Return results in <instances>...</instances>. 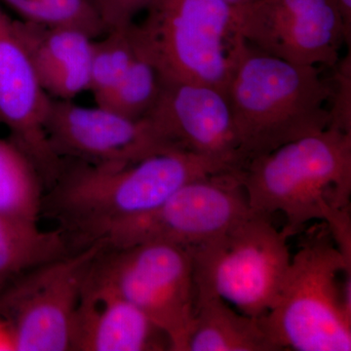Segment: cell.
<instances>
[{
	"instance_id": "obj_16",
	"label": "cell",
	"mask_w": 351,
	"mask_h": 351,
	"mask_svg": "<svg viewBox=\"0 0 351 351\" xmlns=\"http://www.w3.org/2000/svg\"><path fill=\"white\" fill-rule=\"evenodd\" d=\"M186 351H274L261 318L239 313L219 295L195 285L193 330Z\"/></svg>"
},
{
	"instance_id": "obj_22",
	"label": "cell",
	"mask_w": 351,
	"mask_h": 351,
	"mask_svg": "<svg viewBox=\"0 0 351 351\" xmlns=\"http://www.w3.org/2000/svg\"><path fill=\"white\" fill-rule=\"evenodd\" d=\"M328 99L329 127L351 134V51L332 66Z\"/></svg>"
},
{
	"instance_id": "obj_3",
	"label": "cell",
	"mask_w": 351,
	"mask_h": 351,
	"mask_svg": "<svg viewBox=\"0 0 351 351\" xmlns=\"http://www.w3.org/2000/svg\"><path fill=\"white\" fill-rule=\"evenodd\" d=\"M249 206L282 213L295 235L313 221L326 223L350 208L351 134L328 127L249 161L241 171Z\"/></svg>"
},
{
	"instance_id": "obj_18",
	"label": "cell",
	"mask_w": 351,
	"mask_h": 351,
	"mask_svg": "<svg viewBox=\"0 0 351 351\" xmlns=\"http://www.w3.org/2000/svg\"><path fill=\"white\" fill-rule=\"evenodd\" d=\"M45 193L32 159L10 138H0V215L38 223Z\"/></svg>"
},
{
	"instance_id": "obj_24",
	"label": "cell",
	"mask_w": 351,
	"mask_h": 351,
	"mask_svg": "<svg viewBox=\"0 0 351 351\" xmlns=\"http://www.w3.org/2000/svg\"><path fill=\"white\" fill-rule=\"evenodd\" d=\"M337 3L345 22L346 34L351 39V0H337Z\"/></svg>"
},
{
	"instance_id": "obj_19",
	"label": "cell",
	"mask_w": 351,
	"mask_h": 351,
	"mask_svg": "<svg viewBox=\"0 0 351 351\" xmlns=\"http://www.w3.org/2000/svg\"><path fill=\"white\" fill-rule=\"evenodd\" d=\"M141 51L136 23L112 29L94 39L90 63V88L95 100L107 94L126 75Z\"/></svg>"
},
{
	"instance_id": "obj_5",
	"label": "cell",
	"mask_w": 351,
	"mask_h": 351,
	"mask_svg": "<svg viewBox=\"0 0 351 351\" xmlns=\"http://www.w3.org/2000/svg\"><path fill=\"white\" fill-rule=\"evenodd\" d=\"M138 39L165 82H191L226 94L237 32L225 0H152Z\"/></svg>"
},
{
	"instance_id": "obj_6",
	"label": "cell",
	"mask_w": 351,
	"mask_h": 351,
	"mask_svg": "<svg viewBox=\"0 0 351 351\" xmlns=\"http://www.w3.org/2000/svg\"><path fill=\"white\" fill-rule=\"evenodd\" d=\"M288 235L251 211L215 239L186 251L195 285L239 313L261 318L274 306L290 265Z\"/></svg>"
},
{
	"instance_id": "obj_13",
	"label": "cell",
	"mask_w": 351,
	"mask_h": 351,
	"mask_svg": "<svg viewBox=\"0 0 351 351\" xmlns=\"http://www.w3.org/2000/svg\"><path fill=\"white\" fill-rule=\"evenodd\" d=\"M176 149L193 152L239 172L244 168L232 110L226 94L191 82L162 80L145 115Z\"/></svg>"
},
{
	"instance_id": "obj_15",
	"label": "cell",
	"mask_w": 351,
	"mask_h": 351,
	"mask_svg": "<svg viewBox=\"0 0 351 351\" xmlns=\"http://www.w3.org/2000/svg\"><path fill=\"white\" fill-rule=\"evenodd\" d=\"M39 82L56 100L71 101L89 91L93 38L73 27H49L15 19Z\"/></svg>"
},
{
	"instance_id": "obj_1",
	"label": "cell",
	"mask_w": 351,
	"mask_h": 351,
	"mask_svg": "<svg viewBox=\"0 0 351 351\" xmlns=\"http://www.w3.org/2000/svg\"><path fill=\"white\" fill-rule=\"evenodd\" d=\"M232 172L186 151H170L124 166L66 160L44 196L43 213L59 221L73 250L93 244L104 233L147 213L189 182Z\"/></svg>"
},
{
	"instance_id": "obj_14",
	"label": "cell",
	"mask_w": 351,
	"mask_h": 351,
	"mask_svg": "<svg viewBox=\"0 0 351 351\" xmlns=\"http://www.w3.org/2000/svg\"><path fill=\"white\" fill-rule=\"evenodd\" d=\"M73 351L170 350L166 335L141 309L88 276L76 314Z\"/></svg>"
},
{
	"instance_id": "obj_8",
	"label": "cell",
	"mask_w": 351,
	"mask_h": 351,
	"mask_svg": "<svg viewBox=\"0 0 351 351\" xmlns=\"http://www.w3.org/2000/svg\"><path fill=\"white\" fill-rule=\"evenodd\" d=\"M101 242L69 252L18 277L0 290V318L13 350H73L76 314Z\"/></svg>"
},
{
	"instance_id": "obj_4",
	"label": "cell",
	"mask_w": 351,
	"mask_h": 351,
	"mask_svg": "<svg viewBox=\"0 0 351 351\" xmlns=\"http://www.w3.org/2000/svg\"><path fill=\"white\" fill-rule=\"evenodd\" d=\"M261 322L274 350H351V261L329 228L314 226Z\"/></svg>"
},
{
	"instance_id": "obj_20",
	"label": "cell",
	"mask_w": 351,
	"mask_h": 351,
	"mask_svg": "<svg viewBox=\"0 0 351 351\" xmlns=\"http://www.w3.org/2000/svg\"><path fill=\"white\" fill-rule=\"evenodd\" d=\"M161 85L160 73L141 43L140 53L124 77L112 90L95 101L97 106L124 117L140 119L154 107L160 93Z\"/></svg>"
},
{
	"instance_id": "obj_7",
	"label": "cell",
	"mask_w": 351,
	"mask_h": 351,
	"mask_svg": "<svg viewBox=\"0 0 351 351\" xmlns=\"http://www.w3.org/2000/svg\"><path fill=\"white\" fill-rule=\"evenodd\" d=\"M90 276L141 309L166 335L170 350H186L195 311V276L186 249L166 243L104 248Z\"/></svg>"
},
{
	"instance_id": "obj_25",
	"label": "cell",
	"mask_w": 351,
	"mask_h": 351,
	"mask_svg": "<svg viewBox=\"0 0 351 351\" xmlns=\"http://www.w3.org/2000/svg\"><path fill=\"white\" fill-rule=\"evenodd\" d=\"M226 3L230 4L233 7L242 5V4L247 3V2L250 1V0H225Z\"/></svg>"
},
{
	"instance_id": "obj_10",
	"label": "cell",
	"mask_w": 351,
	"mask_h": 351,
	"mask_svg": "<svg viewBox=\"0 0 351 351\" xmlns=\"http://www.w3.org/2000/svg\"><path fill=\"white\" fill-rule=\"evenodd\" d=\"M237 34L289 63L336 66L343 43L350 48L337 0H250L234 7Z\"/></svg>"
},
{
	"instance_id": "obj_17",
	"label": "cell",
	"mask_w": 351,
	"mask_h": 351,
	"mask_svg": "<svg viewBox=\"0 0 351 351\" xmlns=\"http://www.w3.org/2000/svg\"><path fill=\"white\" fill-rule=\"evenodd\" d=\"M73 251L63 230L0 215V290L39 265Z\"/></svg>"
},
{
	"instance_id": "obj_9",
	"label": "cell",
	"mask_w": 351,
	"mask_h": 351,
	"mask_svg": "<svg viewBox=\"0 0 351 351\" xmlns=\"http://www.w3.org/2000/svg\"><path fill=\"white\" fill-rule=\"evenodd\" d=\"M251 211L239 172L201 178L147 213L113 226L97 242L105 248L166 243L186 249L215 239Z\"/></svg>"
},
{
	"instance_id": "obj_26",
	"label": "cell",
	"mask_w": 351,
	"mask_h": 351,
	"mask_svg": "<svg viewBox=\"0 0 351 351\" xmlns=\"http://www.w3.org/2000/svg\"><path fill=\"white\" fill-rule=\"evenodd\" d=\"M90 1H91V0H90Z\"/></svg>"
},
{
	"instance_id": "obj_23",
	"label": "cell",
	"mask_w": 351,
	"mask_h": 351,
	"mask_svg": "<svg viewBox=\"0 0 351 351\" xmlns=\"http://www.w3.org/2000/svg\"><path fill=\"white\" fill-rule=\"evenodd\" d=\"M152 0H91L106 32L135 23L137 15L147 9Z\"/></svg>"
},
{
	"instance_id": "obj_2",
	"label": "cell",
	"mask_w": 351,
	"mask_h": 351,
	"mask_svg": "<svg viewBox=\"0 0 351 351\" xmlns=\"http://www.w3.org/2000/svg\"><path fill=\"white\" fill-rule=\"evenodd\" d=\"M226 96L244 167L256 157L329 127L330 84L319 66L289 63L239 34L233 40Z\"/></svg>"
},
{
	"instance_id": "obj_12",
	"label": "cell",
	"mask_w": 351,
	"mask_h": 351,
	"mask_svg": "<svg viewBox=\"0 0 351 351\" xmlns=\"http://www.w3.org/2000/svg\"><path fill=\"white\" fill-rule=\"evenodd\" d=\"M52 98L39 82L29 53L18 36L15 19L0 4V125L38 168L46 191L66 164L55 154L46 133Z\"/></svg>"
},
{
	"instance_id": "obj_11",
	"label": "cell",
	"mask_w": 351,
	"mask_h": 351,
	"mask_svg": "<svg viewBox=\"0 0 351 351\" xmlns=\"http://www.w3.org/2000/svg\"><path fill=\"white\" fill-rule=\"evenodd\" d=\"M46 133L60 158L91 165H129L178 149L147 117L133 119L100 106L56 99L51 101Z\"/></svg>"
},
{
	"instance_id": "obj_21",
	"label": "cell",
	"mask_w": 351,
	"mask_h": 351,
	"mask_svg": "<svg viewBox=\"0 0 351 351\" xmlns=\"http://www.w3.org/2000/svg\"><path fill=\"white\" fill-rule=\"evenodd\" d=\"M19 20L49 27H66L97 38L105 27L90 0H0Z\"/></svg>"
}]
</instances>
